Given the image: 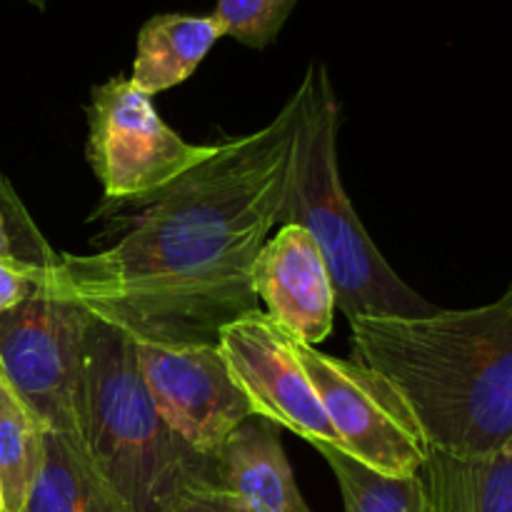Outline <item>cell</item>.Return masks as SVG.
I'll return each instance as SVG.
<instances>
[{
    "label": "cell",
    "instance_id": "cell-19",
    "mask_svg": "<svg viewBox=\"0 0 512 512\" xmlns=\"http://www.w3.org/2000/svg\"><path fill=\"white\" fill-rule=\"evenodd\" d=\"M48 263H28V260L18 258H0V315L23 303V300L38 288L40 280H43L45 275V265Z\"/></svg>",
    "mask_w": 512,
    "mask_h": 512
},
{
    "label": "cell",
    "instance_id": "cell-18",
    "mask_svg": "<svg viewBox=\"0 0 512 512\" xmlns=\"http://www.w3.org/2000/svg\"><path fill=\"white\" fill-rule=\"evenodd\" d=\"M35 225L30 223L28 213L20 205L18 195L0 175V258H18L28 263H48L53 258Z\"/></svg>",
    "mask_w": 512,
    "mask_h": 512
},
{
    "label": "cell",
    "instance_id": "cell-17",
    "mask_svg": "<svg viewBox=\"0 0 512 512\" xmlns=\"http://www.w3.org/2000/svg\"><path fill=\"white\" fill-rule=\"evenodd\" d=\"M295 5L298 0H218L213 18L223 38L228 35L248 48L263 50L278 38Z\"/></svg>",
    "mask_w": 512,
    "mask_h": 512
},
{
    "label": "cell",
    "instance_id": "cell-6",
    "mask_svg": "<svg viewBox=\"0 0 512 512\" xmlns=\"http://www.w3.org/2000/svg\"><path fill=\"white\" fill-rule=\"evenodd\" d=\"M215 145H193L170 130L133 80L115 75L93 88L88 158L113 203L143 200L210 158Z\"/></svg>",
    "mask_w": 512,
    "mask_h": 512
},
{
    "label": "cell",
    "instance_id": "cell-4",
    "mask_svg": "<svg viewBox=\"0 0 512 512\" xmlns=\"http://www.w3.org/2000/svg\"><path fill=\"white\" fill-rule=\"evenodd\" d=\"M300 88L303 123L278 225L308 230L328 265L335 308L343 310L348 323L355 318H420L435 313L438 308L390 268L345 193L338 168L340 103L325 65L313 60Z\"/></svg>",
    "mask_w": 512,
    "mask_h": 512
},
{
    "label": "cell",
    "instance_id": "cell-11",
    "mask_svg": "<svg viewBox=\"0 0 512 512\" xmlns=\"http://www.w3.org/2000/svg\"><path fill=\"white\" fill-rule=\"evenodd\" d=\"M215 475L220 490L253 512H313L300 495L278 428L258 415L228 435L215 455Z\"/></svg>",
    "mask_w": 512,
    "mask_h": 512
},
{
    "label": "cell",
    "instance_id": "cell-7",
    "mask_svg": "<svg viewBox=\"0 0 512 512\" xmlns=\"http://www.w3.org/2000/svg\"><path fill=\"white\" fill-rule=\"evenodd\" d=\"M290 345L343 440V453L390 478L420 473L428 445L408 405L383 375L358 360L320 353L315 345L293 338Z\"/></svg>",
    "mask_w": 512,
    "mask_h": 512
},
{
    "label": "cell",
    "instance_id": "cell-15",
    "mask_svg": "<svg viewBox=\"0 0 512 512\" xmlns=\"http://www.w3.org/2000/svg\"><path fill=\"white\" fill-rule=\"evenodd\" d=\"M48 425L15 390L0 365V485L5 512H23Z\"/></svg>",
    "mask_w": 512,
    "mask_h": 512
},
{
    "label": "cell",
    "instance_id": "cell-2",
    "mask_svg": "<svg viewBox=\"0 0 512 512\" xmlns=\"http://www.w3.org/2000/svg\"><path fill=\"white\" fill-rule=\"evenodd\" d=\"M350 345L403 398L428 450L478 458L512 443V285L480 308L355 318Z\"/></svg>",
    "mask_w": 512,
    "mask_h": 512
},
{
    "label": "cell",
    "instance_id": "cell-13",
    "mask_svg": "<svg viewBox=\"0 0 512 512\" xmlns=\"http://www.w3.org/2000/svg\"><path fill=\"white\" fill-rule=\"evenodd\" d=\"M23 512H133L78 440L48 430Z\"/></svg>",
    "mask_w": 512,
    "mask_h": 512
},
{
    "label": "cell",
    "instance_id": "cell-16",
    "mask_svg": "<svg viewBox=\"0 0 512 512\" xmlns=\"http://www.w3.org/2000/svg\"><path fill=\"white\" fill-rule=\"evenodd\" d=\"M313 448L328 460L345 512H430L428 488L420 473L390 478L333 445L315 443Z\"/></svg>",
    "mask_w": 512,
    "mask_h": 512
},
{
    "label": "cell",
    "instance_id": "cell-8",
    "mask_svg": "<svg viewBox=\"0 0 512 512\" xmlns=\"http://www.w3.org/2000/svg\"><path fill=\"white\" fill-rule=\"evenodd\" d=\"M133 345L158 413L198 453L215 458L228 435L253 418L218 343L163 345L133 340Z\"/></svg>",
    "mask_w": 512,
    "mask_h": 512
},
{
    "label": "cell",
    "instance_id": "cell-12",
    "mask_svg": "<svg viewBox=\"0 0 512 512\" xmlns=\"http://www.w3.org/2000/svg\"><path fill=\"white\" fill-rule=\"evenodd\" d=\"M223 38L213 15L158 13L140 28L130 80L145 95L185 83Z\"/></svg>",
    "mask_w": 512,
    "mask_h": 512
},
{
    "label": "cell",
    "instance_id": "cell-21",
    "mask_svg": "<svg viewBox=\"0 0 512 512\" xmlns=\"http://www.w3.org/2000/svg\"><path fill=\"white\" fill-rule=\"evenodd\" d=\"M25 3L35 5V8H38V10H45V5H48V0H25Z\"/></svg>",
    "mask_w": 512,
    "mask_h": 512
},
{
    "label": "cell",
    "instance_id": "cell-14",
    "mask_svg": "<svg viewBox=\"0 0 512 512\" xmlns=\"http://www.w3.org/2000/svg\"><path fill=\"white\" fill-rule=\"evenodd\" d=\"M420 475L430 512H512V443L478 458L428 450Z\"/></svg>",
    "mask_w": 512,
    "mask_h": 512
},
{
    "label": "cell",
    "instance_id": "cell-3",
    "mask_svg": "<svg viewBox=\"0 0 512 512\" xmlns=\"http://www.w3.org/2000/svg\"><path fill=\"white\" fill-rule=\"evenodd\" d=\"M78 435L90 463L133 512H170L193 490L220 488L215 458L163 420L140 375L130 335L90 313Z\"/></svg>",
    "mask_w": 512,
    "mask_h": 512
},
{
    "label": "cell",
    "instance_id": "cell-5",
    "mask_svg": "<svg viewBox=\"0 0 512 512\" xmlns=\"http://www.w3.org/2000/svg\"><path fill=\"white\" fill-rule=\"evenodd\" d=\"M48 265L38 288L0 315V365L48 430L80 443L78 393L90 310L50 283Z\"/></svg>",
    "mask_w": 512,
    "mask_h": 512
},
{
    "label": "cell",
    "instance_id": "cell-1",
    "mask_svg": "<svg viewBox=\"0 0 512 512\" xmlns=\"http://www.w3.org/2000/svg\"><path fill=\"white\" fill-rule=\"evenodd\" d=\"M303 123V88L248 135L215 145L145 205L110 248L55 255L50 283L130 340L218 343L223 325L258 313L253 268L278 225Z\"/></svg>",
    "mask_w": 512,
    "mask_h": 512
},
{
    "label": "cell",
    "instance_id": "cell-22",
    "mask_svg": "<svg viewBox=\"0 0 512 512\" xmlns=\"http://www.w3.org/2000/svg\"><path fill=\"white\" fill-rule=\"evenodd\" d=\"M0 512H5V500H3V485H0Z\"/></svg>",
    "mask_w": 512,
    "mask_h": 512
},
{
    "label": "cell",
    "instance_id": "cell-20",
    "mask_svg": "<svg viewBox=\"0 0 512 512\" xmlns=\"http://www.w3.org/2000/svg\"><path fill=\"white\" fill-rule=\"evenodd\" d=\"M170 512H253L245 503H240L235 495L225 493L220 488L193 490L185 495Z\"/></svg>",
    "mask_w": 512,
    "mask_h": 512
},
{
    "label": "cell",
    "instance_id": "cell-9",
    "mask_svg": "<svg viewBox=\"0 0 512 512\" xmlns=\"http://www.w3.org/2000/svg\"><path fill=\"white\" fill-rule=\"evenodd\" d=\"M218 348L253 415L290 430L310 445L325 443L343 450V440L295 358L290 335L265 310L223 325Z\"/></svg>",
    "mask_w": 512,
    "mask_h": 512
},
{
    "label": "cell",
    "instance_id": "cell-10",
    "mask_svg": "<svg viewBox=\"0 0 512 512\" xmlns=\"http://www.w3.org/2000/svg\"><path fill=\"white\" fill-rule=\"evenodd\" d=\"M253 288L265 315L305 345L323 343L333 330L335 290L328 265L308 230L280 225L255 258Z\"/></svg>",
    "mask_w": 512,
    "mask_h": 512
}]
</instances>
